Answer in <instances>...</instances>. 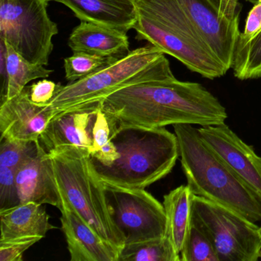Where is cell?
<instances>
[{
	"mask_svg": "<svg viewBox=\"0 0 261 261\" xmlns=\"http://www.w3.org/2000/svg\"><path fill=\"white\" fill-rule=\"evenodd\" d=\"M101 108L118 124L150 129L210 126L227 118L225 108L203 85L176 79L126 87L103 99Z\"/></svg>",
	"mask_w": 261,
	"mask_h": 261,
	"instance_id": "1",
	"label": "cell"
},
{
	"mask_svg": "<svg viewBox=\"0 0 261 261\" xmlns=\"http://www.w3.org/2000/svg\"><path fill=\"white\" fill-rule=\"evenodd\" d=\"M106 115L119 157L110 166H94L105 184L145 189L170 173L179 157L175 134L165 127L120 125Z\"/></svg>",
	"mask_w": 261,
	"mask_h": 261,
	"instance_id": "2",
	"label": "cell"
},
{
	"mask_svg": "<svg viewBox=\"0 0 261 261\" xmlns=\"http://www.w3.org/2000/svg\"><path fill=\"white\" fill-rule=\"evenodd\" d=\"M194 125H173L181 168L192 195L261 221V201L203 140Z\"/></svg>",
	"mask_w": 261,
	"mask_h": 261,
	"instance_id": "3",
	"label": "cell"
},
{
	"mask_svg": "<svg viewBox=\"0 0 261 261\" xmlns=\"http://www.w3.org/2000/svg\"><path fill=\"white\" fill-rule=\"evenodd\" d=\"M175 79L164 53L152 44L129 51L94 74L62 87L47 105L51 117L100 102L119 90L149 82Z\"/></svg>",
	"mask_w": 261,
	"mask_h": 261,
	"instance_id": "4",
	"label": "cell"
},
{
	"mask_svg": "<svg viewBox=\"0 0 261 261\" xmlns=\"http://www.w3.org/2000/svg\"><path fill=\"white\" fill-rule=\"evenodd\" d=\"M61 198L119 252L124 238L113 220L105 184L95 170L88 150L74 146H61L48 153Z\"/></svg>",
	"mask_w": 261,
	"mask_h": 261,
	"instance_id": "5",
	"label": "cell"
},
{
	"mask_svg": "<svg viewBox=\"0 0 261 261\" xmlns=\"http://www.w3.org/2000/svg\"><path fill=\"white\" fill-rule=\"evenodd\" d=\"M190 222L208 238L219 261L261 259L259 226L238 212L192 195Z\"/></svg>",
	"mask_w": 261,
	"mask_h": 261,
	"instance_id": "6",
	"label": "cell"
},
{
	"mask_svg": "<svg viewBox=\"0 0 261 261\" xmlns=\"http://www.w3.org/2000/svg\"><path fill=\"white\" fill-rule=\"evenodd\" d=\"M51 0H0V38L32 64L48 65L57 24L47 11Z\"/></svg>",
	"mask_w": 261,
	"mask_h": 261,
	"instance_id": "7",
	"label": "cell"
},
{
	"mask_svg": "<svg viewBox=\"0 0 261 261\" xmlns=\"http://www.w3.org/2000/svg\"><path fill=\"white\" fill-rule=\"evenodd\" d=\"M105 190L113 220L123 234L125 244L166 235L164 206L145 189L105 184Z\"/></svg>",
	"mask_w": 261,
	"mask_h": 261,
	"instance_id": "8",
	"label": "cell"
},
{
	"mask_svg": "<svg viewBox=\"0 0 261 261\" xmlns=\"http://www.w3.org/2000/svg\"><path fill=\"white\" fill-rule=\"evenodd\" d=\"M134 30L137 31V40L152 44L203 77L213 80L227 73V70L199 42L188 37L166 22L139 12Z\"/></svg>",
	"mask_w": 261,
	"mask_h": 261,
	"instance_id": "9",
	"label": "cell"
},
{
	"mask_svg": "<svg viewBox=\"0 0 261 261\" xmlns=\"http://www.w3.org/2000/svg\"><path fill=\"white\" fill-rule=\"evenodd\" d=\"M198 39L225 68H232L239 36L240 15L232 20L220 16V0H176Z\"/></svg>",
	"mask_w": 261,
	"mask_h": 261,
	"instance_id": "10",
	"label": "cell"
},
{
	"mask_svg": "<svg viewBox=\"0 0 261 261\" xmlns=\"http://www.w3.org/2000/svg\"><path fill=\"white\" fill-rule=\"evenodd\" d=\"M203 140L261 201V157L225 123L198 128Z\"/></svg>",
	"mask_w": 261,
	"mask_h": 261,
	"instance_id": "11",
	"label": "cell"
},
{
	"mask_svg": "<svg viewBox=\"0 0 261 261\" xmlns=\"http://www.w3.org/2000/svg\"><path fill=\"white\" fill-rule=\"evenodd\" d=\"M101 101L60 113L50 120L39 137L48 153L61 146H74L88 150L93 148V128Z\"/></svg>",
	"mask_w": 261,
	"mask_h": 261,
	"instance_id": "12",
	"label": "cell"
},
{
	"mask_svg": "<svg viewBox=\"0 0 261 261\" xmlns=\"http://www.w3.org/2000/svg\"><path fill=\"white\" fill-rule=\"evenodd\" d=\"M16 182L19 204L36 202L51 204L59 210L62 207L51 158L39 141L34 152L18 169Z\"/></svg>",
	"mask_w": 261,
	"mask_h": 261,
	"instance_id": "13",
	"label": "cell"
},
{
	"mask_svg": "<svg viewBox=\"0 0 261 261\" xmlns=\"http://www.w3.org/2000/svg\"><path fill=\"white\" fill-rule=\"evenodd\" d=\"M51 118L46 106H39L32 101L30 86H25L13 98L1 102V137L38 141Z\"/></svg>",
	"mask_w": 261,
	"mask_h": 261,
	"instance_id": "14",
	"label": "cell"
},
{
	"mask_svg": "<svg viewBox=\"0 0 261 261\" xmlns=\"http://www.w3.org/2000/svg\"><path fill=\"white\" fill-rule=\"evenodd\" d=\"M61 222L71 261H118L120 252L62 198Z\"/></svg>",
	"mask_w": 261,
	"mask_h": 261,
	"instance_id": "15",
	"label": "cell"
},
{
	"mask_svg": "<svg viewBox=\"0 0 261 261\" xmlns=\"http://www.w3.org/2000/svg\"><path fill=\"white\" fill-rule=\"evenodd\" d=\"M64 4L81 21L127 33L134 28L139 11L134 0H51Z\"/></svg>",
	"mask_w": 261,
	"mask_h": 261,
	"instance_id": "16",
	"label": "cell"
},
{
	"mask_svg": "<svg viewBox=\"0 0 261 261\" xmlns=\"http://www.w3.org/2000/svg\"><path fill=\"white\" fill-rule=\"evenodd\" d=\"M73 53H86L103 57H123L129 53L126 32L88 21L73 30L68 39Z\"/></svg>",
	"mask_w": 261,
	"mask_h": 261,
	"instance_id": "17",
	"label": "cell"
},
{
	"mask_svg": "<svg viewBox=\"0 0 261 261\" xmlns=\"http://www.w3.org/2000/svg\"><path fill=\"white\" fill-rule=\"evenodd\" d=\"M0 241L15 238L36 237L45 238L47 232L57 227L50 224L49 216L43 204L36 202L0 211Z\"/></svg>",
	"mask_w": 261,
	"mask_h": 261,
	"instance_id": "18",
	"label": "cell"
},
{
	"mask_svg": "<svg viewBox=\"0 0 261 261\" xmlns=\"http://www.w3.org/2000/svg\"><path fill=\"white\" fill-rule=\"evenodd\" d=\"M192 195L189 186L181 185L163 196L166 236L170 239L179 254L190 227Z\"/></svg>",
	"mask_w": 261,
	"mask_h": 261,
	"instance_id": "19",
	"label": "cell"
},
{
	"mask_svg": "<svg viewBox=\"0 0 261 261\" xmlns=\"http://www.w3.org/2000/svg\"><path fill=\"white\" fill-rule=\"evenodd\" d=\"M5 43L7 46L6 67L8 76V86L5 100H7L19 94L29 82L36 79H46L49 77L53 71L46 69L43 65L30 63L18 54L7 42Z\"/></svg>",
	"mask_w": 261,
	"mask_h": 261,
	"instance_id": "20",
	"label": "cell"
},
{
	"mask_svg": "<svg viewBox=\"0 0 261 261\" xmlns=\"http://www.w3.org/2000/svg\"><path fill=\"white\" fill-rule=\"evenodd\" d=\"M118 261H181L180 254L168 237L125 244Z\"/></svg>",
	"mask_w": 261,
	"mask_h": 261,
	"instance_id": "21",
	"label": "cell"
},
{
	"mask_svg": "<svg viewBox=\"0 0 261 261\" xmlns=\"http://www.w3.org/2000/svg\"><path fill=\"white\" fill-rule=\"evenodd\" d=\"M231 68L241 81L261 77V30L248 42H237Z\"/></svg>",
	"mask_w": 261,
	"mask_h": 261,
	"instance_id": "22",
	"label": "cell"
},
{
	"mask_svg": "<svg viewBox=\"0 0 261 261\" xmlns=\"http://www.w3.org/2000/svg\"><path fill=\"white\" fill-rule=\"evenodd\" d=\"M93 148L91 160L94 166H110L119 157L111 138L109 120L100 106L93 128Z\"/></svg>",
	"mask_w": 261,
	"mask_h": 261,
	"instance_id": "23",
	"label": "cell"
},
{
	"mask_svg": "<svg viewBox=\"0 0 261 261\" xmlns=\"http://www.w3.org/2000/svg\"><path fill=\"white\" fill-rule=\"evenodd\" d=\"M120 57H103L86 53H74L64 60L65 79L70 82L88 77Z\"/></svg>",
	"mask_w": 261,
	"mask_h": 261,
	"instance_id": "24",
	"label": "cell"
},
{
	"mask_svg": "<svg viewBox=\"0 0 261 261\" xmlns=\"http://www.w3.org/2000/svg\"><path fill=\"white\" fill-rule=\"evenodd\" d=\"M180 259L181 261H219L208 238L191 222Z\"/></svg>",
	"mask_w": 261,
	"mask_h": 261,
	"instance_id": "25",
	"label": "cell"
},
{
	"mask_svg": "<svg viewBox=\"0 0 261 261\" xmlns=\"http://www.w3.org/2000/svg\"><path fill=\"white\" fill-rule=\"evenodd\" d=\"M38 141H24L1 137L0 166H5L18 170L22 163L34 152Z\"/></svg>",
	"mask_w": 261,
	"mask_h": 261,
	"instance_id": "26",
	"label": "cell"
},
{
	"mask_svg": "<svg viewBox=\"0 0 261 261\" xmlns=\"http://www.w3.org/2000/svg\"><path fill=\"white\" fill-rule=\"evenodd\" d=\"M17 170L0 166V211L19 205V199L16 188Z\"/></svg>",
	"mask_w": 261,
	"mask_h": 261,
	"instance_id": "27",
	"label": "cell"
},
{
	"mask_svg": "<svg viewBox=\"0 0 261 261\" xmlns=\"http://www.w3.org/2000/svg\"><path fill=\"white\" fill-rule=\"evenodd\" d=\"M40 240L36 237H27L0 241V261H22L24 252Z\"/></svg>",
	"mask_w": 261,
	"mask_h": 261,
	"instance_id": "28",
	"label": "cell"
},
{
	"mask_svg": "<svg viewBox=\"0 0 261 261\" xmlns=\"http://www.w3.org/2000/svg\"><path fill=\"white\" fill-rule=\"evenodd\" d=\"M62 87L63 85L61 84H56L44 79L30 86V99L39 106H47Z\"/></svg>",
	"mask_w": 261,
	"mask_h": 261,
	"instance_id": "29",
	"label": "cell"
},
{
	"mask_svg": "<svg viewBox=\"0 0 261 261\" xmlns=\"http://www.w3.org/2000/svg\"><path fill=\"white\" fill-rule=\"evenodd\" d=\"M261 30V2L254 4L246 19L244 32L240 33L237 42L244 43L253 39ZM237 44V43H236Z\"/></svg>",
	"mask_w": 261,
	"mask_h": 261,
	"instance_id": "30",
	"label": "cell"
},
{
	"mask_svg": "<svg viewBox=\"0 0 261 261\" xmlns=\"http://www.w3.org/2000/svg\"><path fill=\"white\" fill-rule=\"evenodd\" d=\"M241 10L239 0H220L219 13L223 19L232 20L241 14Z\"/></svg>",
	"mask_w": 261,
	"mask_h": 261,
	"instance_id": "31",
	"label": "cell"
},
{
	"mask_svg": "<svg viewBox=\"0 0 261 261\" xmlns=\"http://www.w3.org/2000/svg\"><path fill=\"white\" fill-rule=\"evenodd\" d=\"M248 2L251 3V4H256L258 2H261V0H247Z\"/></svg>",
	"mask_w": 261,
	"mask_h": 261,
	"instance_id": "32",
	"label": "cell"
},
{
	"mask_svg": "<svg viewBox=\"0 0 261 261\" xmlns=\"http://www.w3.org/2000/svg\"><path fill=\"white\" fill-rule=\"evenodd\" d=\"M259 233H260V236H261V225L259 226Z\"/></svg>",
	"mask_w": 261,
	"mask_h": 261,
	"instance_id": "33",
	"label": "cell"
},
{
	"mask_svg": "<svg viewBox=\"0 0 261 261\" xmlns=\"http://www.w3.org/2000/svg\"><path fill=\"white\" fill-rule=\"evenodd\" d=\"M134 1H135L136 3H137V1H138V0H134Z\"/></svg>",
	"mask_w": 261,
	"mask_h": 261,
	"instance_id": "34",
	"label": "cell"
}]
</instances>
